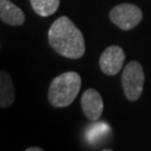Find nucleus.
<instances>
[{
    "label": "nucleus",
    "mask_w": 151,
    "mask_h": 151,
    "mask_svg": "<svg viewBox=\"0 0 151 151\" xmlns=\"http://www.w3.org/2000/svg\"><path fill=\"white\" fill-rule=\"evenodd\" d=\"M48 43L57 54L70 60H78L85 53V42L82 32L68 17L55 20L48 30Z\"/></svg>",
    "instance_id": "obj_1"
},
{
    "label": "nucleus",
    "mask_w": 151,
    "mask_h": 151,
    "mask_svg": "<svg viewBox=\"0 0 151 151\" xmlns=\"http://www.w3.org/2000/svg\"><path fill=\"white\" fill-rule=\"evenodd\" d=\"M81 76L76 72H65L56 76L48 88V101L55 108H66L74 102L81 90Z\"/></svg>",
    "instance_id": "obj_2"
},
{
    "label": "nucleus",
    "mask_w": 151,
    "mask_h": 151,
    "mask_svg": "<svg viewBox=\"0 0 151 151\" xmlns=\"http://www.w3.org/2000/svg\"><path fill=\"white\" fill-rule=\"evenodd\" d=\"M143 83L145 74L140 63L135 60L128 63L122 73V87L127 99L130 101H137L142 93Z\"/></svg>",
    "instance_id": "obj_3"
},
{
    "label": "nucleus",
    "mask_w": 151,
    "mask_h": 151,
    "mask_svg": "<svg viewBox=\"0 0 151 151\" xmlns=\"http://www.w3.org/2000/svg\"><path fill=\"white\" fill-rule=\"evenodd\" d=\"M110 18L114 25L123 30H130L142 20V11L132 4H121L110 11Z\"/></svg>",
    "instance_id": "obj_4"
},
{
    "label": "nucleus",
    "mask_w": 151,
    "mask_h": 151,
    "mask_svg": "<svg viewBox=\"0 0 151 151\" xmlns=\"http://www.w3.org/2000/svg\"><path fill=\"white\" fill-rule=\"evenodd\" d=\"M124 58L125 55L120 46H109L100 57V68L106 75H116L123 66Z\"/></svg>",
    "instance_id": "obj_5"
},
{
    "label": "nucleus",
    "mask_w": 151,
    "mask_h": 151,
    "mask_svg": "<svg viewBox=\"0 0 151 151\" xmlns=\"http://www.w3.org/2000/svg\"><path fill=\"white\" fill-rule=\"evenodd\" d=\"M81 105L83 113L88 120L96 121L101 118L103 113V104L102 96L100 93L93 88H88L83 93L81 99Z\"/></svg>",
    "instance_id": "obj_6"
},
{
    "label": "nucleus",
    "mask_w": 151,
    "mask_h": 151,
    "mask_svg": "<svg viewBox=\"0 0 151 151\" xmlns=\"http://www.w3.org/2000/svg\"><path fill=\"white\" fill-rule=\"evenodd\" d=\"M0 19L11 26H22L26 20L24 11L9 0H0Z\"/></svg>",
    "instance_id": "obj_7"
},
{
    "label": "nucleus",
    "mask_w": 151,
    "mask_h": 151,
    "mask_svg": "<svg viewBox=\"0 0 151 151\" xmlns=\"http://www.w3.org/2000/svg\"><path fill=\"white\" fill-rule=\"evenodd\" d=\"M15 87L9 73L0 70V108H9L15 102Z\"/></svg>",
    "instance_id": "obj_8"
},
{
    "label": "nucleus",
    "mask_w": 151,
    "mask_h": 151,
    "mask_svg": "<svg viewBox=\"0 0 151 151\" xmlns=\"http://www.w3.org/2000/svg\"><path fill=\"white\" fill-rule=\"evenodd\" d=\"M34 11L42 17L54 15L60 7V0H29Z\"/></svg>",
    "instance_id": "obj_9"
},
{
    "label": "nucleus",
    "mask_w": 151,
    "mask_h": 151,
    "mask_svg": "<svg viewBox=\"0 0 151 151\" xmlns=\"http://www.w3.org/2000/svg\"><path fill=\"white\" fill-rule=\"evenodd\" d=\"M109 125L106 123H96L94 125L90 127V130L86 133L87 140L94 142V141L101 139L103 135L106 134V132L109 131Z\"/></svg>",
    "instance_id": "obj_10"
},
{
    "label": "nucleus",
    "mask_w": 151,
    "mask_h": 151,
    "mask_svg": "<svg viewBox=\"0 0 151 151\" xmlns=\"http://www.w3.org/2000/svg\"><path fill=\"white\" fill-rule=\"evenodd\" d=\"M26 151H43V148H40V147H30V148H27Z\"/></svg>",
    "instance_id": "obj_11"
}]
</instances>
